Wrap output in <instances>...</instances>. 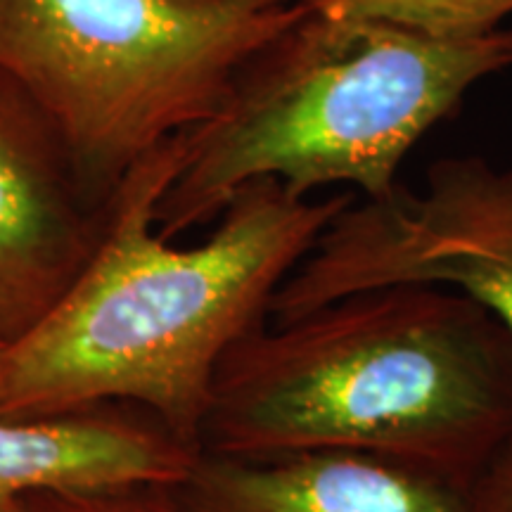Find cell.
Returning a JSON list of instances; mask_svg holds the SVG:
<instances>
[{"instance_id": "6da1fadb", "label": "cell", "mask_w": 512, "mask_h": 512, "mask_svg": "<svg viewBox=\"0 0 512 512\" xmlns=\"http://www.w3.org/2000/svg\"><path fill=\"white\" fill-rule=\"evenodd\" d=\"M181 159L176 136L126 171L91 259L0 349V420L133 406L202 448L223 358L268 323L275 292L354 192L313 197L275 178L249 181L209 238L181 247L157 228Z\"/></svg>"}, {"instance_id": "7a4b0ae2", "label": "cell", "mask_w": 512, "mask_h": 512, "mask_svg": "<svg viewBox=\"0 0 512 512\" xmlns=\"http://www.w3.org/2000/svg\"><path fill=\"white\" fill-rule=\"evenodd\" d=\"M512 420V332L465 294L384 285L240 339L200 446L230 458L354 451L463 494Z\"/></svg>"}, {"instance_id": "3957f363", "label": "cell", "mask_w": 512, "mask_h": 512, "mask_svg": "<svg viewBox=\"0 0 512 512\" xmlns=\"http://www.w3.org/2000/svg\"><path fill=\"white\" fill-rule=\"evenodd\" d=\"M512 67V31L437 41L363 19L304 12L245 64L214 117L183 133L181 169L157 207L178 240L219 219L242 185L297 195L347 185L389 195L411 150L465 93Z\"/></svg>"}, {"instance_id": "277c9868", "label": "cell", "mask_w": 512, "mask_h": 512, "mask_svg": "<svg viewBox=\"0 0 512 512\" xmlns=\"http://www.w3.org/2000/svg\"><path fill=\"white\" fill-rule=\"evenodd\" d=\"M302 0H0V69L53 119L88 190L214 117Z\"/></svg>"}, {"instance_id": "5b68a950", "label": "cell", "mask_w": 512, "mask_h": 512, "mask_svg": "<svg viewBox=\"0 0 512 512\" xmlns=\"http://www.w3.org/2000/svg\"><path fill=\"white\" fill-rule=\"evenodd\" d=\"M384 285L465 294L512 332V169L446 157L425 188L354 195L280 285L268 320H290Z\"/></svg>"}, {"instance_id": "8992f818", "label": "cell", "mask_w": 512, "mask_h": 512, "mask_svg": "<svg viewBox=\"0 0 512 512\" xmlns=\"http://www.w3.org/2000/svg\"><path fill=\"white\" fill-rule=\"evenodd\" d=\"M107 202L88 190L53 119L0 69V339L50 311L91 259Z\"/></svg>"}, {"instance_id": "52a82bcc", "label": "cell", "mask_w": 512, "mask_h": 512, "mask_svg": "<svg viewBox=\"0 0 512 512\" xmlns=\"http://www.w3.org/2000/svg\"><path fill=\"white\" fill-rule=\"evenodd\" d=\"M174 494L181 512H465L453 486L354 451L271 458L200 451Z\"/></svg>"}, {"instance_id": "ba28073f", "label": "cell", "mask_w": 512, "mask_h": 512, "mask_svg": "<svg viewBox=\"0 0 512 512\" xmlns=\"http://www.w3.org/2000/svg\"><path fill=\"white\" fill-rule=\"evenodd\" d=\"M200 451L133 406L0 420V512L41 489L133 482L176 486Z\"/></svg>"}, {"instance_id": "9c48e42d", "label": "cell", "mask_w": 512, "mask_h": 512, "mask_svg": "<svg viewBox=\"0 0 512 512\" xmlns=\"http://www.w3.org/2000/svg\"><path fill=\"white\" fill-rule=\"evenodd\" d=\"M320 15L363 19L437 41H472L498 31L512 0H302Z\"/></svg>"}, {"instance_id": "30bf717a", "label": "cell", "mask_w": 512, "mask_h": 512, "mask_svg": "<svg viewBox=\"0 0 512 512\" xmlns=\"http://www.w3.org/2000/svg\"><path fill=\"white\" fill-rule=\"evenodd\" d=\"M5 512H181V505L171 484L133 482L31 491Z\"/></svg>"}, {"instance_id": "8fae6325", "label": "cell", "mask_w": 512, "mask_h": 512, "mask_svg": "<svg viewBox=\"0 0 512 512\" xmlns=\"http://www.w3.org/2000/svg\"><path fill=\"white\" fill-rule=\"evenodd\" d=\"M465 512H512V420L463 489Z\"/></svg>"}, {"instance_id": "7c38bea8", "label": "cell", "mask_w": 512, "mask_h": 512, "mask_svg": "<svg viewBox=\"0 0 512 512\" xmlns=\"http://www.w3.org/2000/svg\"><path fill=\"white\" fill-rule=\"evenodd\" d=\"M5 347V342H3V339H0V349H3Z\"/></svg>"}]
</instances>
